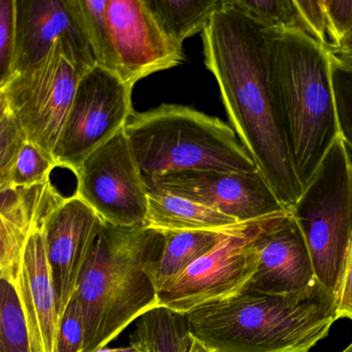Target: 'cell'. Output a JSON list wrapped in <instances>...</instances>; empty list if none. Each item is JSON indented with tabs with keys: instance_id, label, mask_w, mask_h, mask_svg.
<instances>
[{
	"instance_id": "21",
	"label": "cell",
	"mask_w": 352,
	"mask_h": 352,
	"mask_svg": "<svg viewBox=\"0 0 352 352\" xmlns=\"http://www.w3.org/2000/svg\"><path fill=\"white\" fill-rule=\"evenodd\" d=\"M173 42L183 48L185 40L203 32L223 0H146Z\"/></svg>"
},
{
	"instance_id": "33",
	"label": "cell",
	"mask_w": 352,
	"mask_h": 352,
	"mask_svg": "<svg viewBox=\"0 0 352 352\" xmlns=\"http://www.w3.org/2000/svg\"><path fill=\"white\" fill-rule=\"evenodd\" d=\"M327 50L333 63L352 67V32L342 41L339 46Z\"/></svg>"
},
{
	"instance_id": "35",
	"label": "cell",
	"mask_w": 352,
	"mask_h": 352,
	"mask_svg": "<svg viewBox=\"0 0 352 352\" xmlns=\"http://www.w3.org/2000/svg\"><path fill=\"white\" fill-rule=\"evenodd\" d=\"M190 352H210L201 342L197 341L195 339L192 344V348H191Z\"/></svg>"
},
{
	"instance_id": "13",
	"label": "cell",
	"mask_w": 352,
	"mask_h": 352,
	"mask_svg": "<svg viewBox=\"0 0 352 352\" xmlns=\"http://www.w3.org/2000/svg\"><path fill=\"white\" fill-rule=\"evenodd\" d=\"M107 17L117 74L131 87L184 61L183 48L166 34L146 0H108Z\"/></svg>"
},
{
	"instance_id": "36",
	"label": "cell",
	"mask_w": 352,
	"mask_h": 352,
	"mask_svg": "<svg viewBox=\"0 0 352 352\" xmlns=\"http://www.w3.org/2000/svg\"><path fill=\"white\" fill-rule=\"evenodd\" d=\"M342 352H352V343L349 344Z\"/></svg>"
},
{
	"instance_id": "32",
	"label": "cell",
	"mask_w": 352,
	"mask_h": 352,
	"mask_svg": "<svg viewBox=\"0 0 352 352\" xmlns=\"http://www.w3.org/2000/svg\"><path fill=\"white\" fill-rule=\"evenodd\" d=\"M337 319L352 320V236L333 292Z\"/></svg>"
},
{
	"instance_id": "30",
	"label": "cell",
	"mask_w": 352,
	"mask_h": 352,
	"mask_svg": "<svg viewBox=\"0 0 352 352\" xmlns=\"http://www.w3.org/2000/svg\"><path fill=\"white\" fill-rule=\"evenodd\" d=\"M327 20V49L336 48L352 32V0H322Z\"/></svg>"
},
{
	"instance_id": "1",
	"label": "cell",
	"mask_w": 352,
	"mask_h": 352,
	"mask_svg": "<svg viewBox=\"0 0 352 352\" xmlns=\"http://www.w3.org/2000/svg\"><path fill=\"white\" fill-rule=\"evenodd\" d=\"M201 40L206 67L217 81L230 126L289 212L304 187L276 115L263 26L234 0H223Z\"/></svg>"
},
{
	"instance_id": "12",
	"label": "cell",
	"mask_w": 352,
	"mask_h": 352,
	"mask_svg": "<svg viewBox=\"0 0 352 352\" xmlns=\"http://www.w3.org/2000/svg\"><path fill=\"white\" fill-rule=\"evenodd\" d=\"M58 44L67 48L82 76L98 65L76 0H16V50L11 77L38 65Z\"/></svg>"
},
{
	"instance_id": "11",
	"label": "cell",
	"mask_w": 352,
	"mask_h": 352,
	"mask_svg": "<svg viewBox=\"0 0 352 352\" xmlns=\"http://www.w3.org/2000/svg\"><path fill=\"white\" fill-rule=\"evenodd\" d=\"M149 190L197 201L236 219L256 221L286 211L259 170L254 173L184 170L145 178Z\"/></svg>"
},
{
	"instance_id": "29",
	"label": "cell",
	"mask_w": 352,
	"mask_h": 352,
	"mask_svg": "<svg viewBox=\"0 0 352 352\" xmlns=\"http://www.w3.org/2000/svg\"><path fill=\"white\" fill-rule=\"evenodd\" d=\"M84 343L85 322L83 311L75 296L60 320L56 352H83Z\"/></svg>"
},
{
	"instance_id": "37",
	"label": "cell",
	"mask_w": 352,
	"mask_h": 352,
	"mask_svg": "<svg viewBox=\"0 0 352 352\" xmlns=\"http://www.w3.org/2000/svg\"><path fill=\"white\" fill-rule=\"evenodd\" d=\"M139 352H143V351H141V350H140V351H139Z\"/></svg>"
},
{
	"instance_id": "20",
	"label": "cell",
	"mask_w": 352,
	"mask_h": 352,
	"mask_svg": "<svg viewBox=\"0 0 352 352\" xmlns=\"http://www.w3.org/2000/svg\"><path fill=\"white\" fill-rule=\"evenodd\" d=\"M234 226L223 230L162 232L164 236V244L158 261V289H162L166 284L183 273L191 263L209 252Z\"/></svg>"
},
{
	"instance_id": "14",
	"label": "cell",
	"mask_w": 352,
	"mask_h": 352,
	"mask_svg": "<svg viewBox=\"0 0 352 352\" xmlns=\"http://www.w3.org/2000/svg\"><path fill=\"white\" fill-rule=\"evenodd\" d=\"M104 220L77 195L65 197L45 220L47 248L63 318L104 226Z\"/></svg>"
},
{
	"instance_id": "7",
	"label": "cell",
	"mask_w": 352,
	"mask_h": 352,
	"mask_svg": "<svg viewBox=\"0 0 352 352\" xmlns=\"http://www.w3.org/2000/svg\"><path fill=\"white\" fill-rule=\"evenodd\" d=\"M286 213L234 226L209 252L160 290V306L187 314L246 289L258 269L257 239Z\"/></svg>"
},
{
	"instance_id": "27",
	"label": "cell",
	"mask_w": 352,
	"mask_h": 352,
	"mask_svg": "<svg viewBox=\"0 0 352 352\" xmlns=\"http://www.w3.org/2000/svg\"><path fill=\"white\" fill-rule=\"evenodd\" d=\"M331 84L340 137L352 156V67L331 60Z\"/></svg>"
},
{
	"instance_id": "25",
	"label": "cell",
	"mask_w": 352,
	"mask_h": 352,
	"mask_svg": "<svg viewBox=\"0 0 352 352\" xmlns=\"http://www.w3.org/2000/svg\"><path fill=\"white\" fill-rule=\"evenodd\" d=\"M265 30H300L296 0H234Z\"/></svg>"
},
{
	"instance_id": "22",
	"label": "cell",
	"mask_w": 352,
	"mask_h": 352,
	"mask_svg": "<svg viewBox=\"0 0 352 352\" xmlns=\"http://www.w3.org/2000/svg\"><path fill=\"white\" fill-rule=\"evenodd\" d=\"M0 352H32L17 288L3 278H0Z\"/></svg>"
},
{
	"instance_id": "23",
	"label": "cell",
	"mask_w": 352,
	"mask_h": 352,
	"mask_svg": "<svg viewBox=\"0 0 352 352\" xmlns=\"http://www.w3.org/2000/svg\"><path fill=\"white\" fill-rule=\"evenodd\" d=\"M76 3L96 63L117 74L118 65L107 17L108 0H76Z\"/></svg>"
},
{
	"instance_id": "24",
	"label": "cell",
	"mask_w": 352,
	"mask_h": 352,
	"mask_svg": "<svg viewBox=\"0 0 352 352\" xmlns=\"http://www.w3.org/2000/svg\"><path fill=\"white\" fill-rule=\"evenodd\" d=\"M57 168L54 157L34 144L28 142L22 149L15 166L10 174L8 186L30 187L50 180L52 170Z\"/></svg>"
},
{
	"instance_id": "4",
	"label": "cell",
	"mask_w": 352,
	"mask_h": 352,
	"mask_svg": "<svg viewBox=\"0 0 352 352\" xmlns=\"http://www.w3.org/2000/svg\"><path fill=\"white\" fill-rule=\"evenodd\" d=\"M164 244L158 230L104 224L75 294L85 322L83 352L106 347L160 306L157 267Z\"/></svg>"
},
{
	"instance_id": "17",
	"label": "cell",
	"mask_w": 352,
	"mask_h": 352,
	"mask_svg": "<svg viewBox=\"0 0 352 352\" xmlns=\"http://www.w3.org/2000/svg\"><path fill=\"white\" fill-rule=\"evenodd\" d=\"M0 278L17 285L30 232L65 197L51 180L30 187L0 188Z\"/></svg>"
},
{
	"instance_id": "5",
	"label": "cell",
	"mask_w": 352,
	"mask_h": 352,
	"mask_svg": "<svg viewBox=\"0 0 352 352\" xmlns=\"http://www.w3.org/2000/svg\"><path fill=\"white\" fill-rule=\"evenodd\" d=\"M124 131L145 178L184 170H258L230 125L189 107L164 104L135 112Z\"/></svg>"
},
{
	"instance_id": "10",
	"label": "cell",
	"mask_w": 352,
	"mask_h": 352,
	"mask_svg": "<svg viewBox=\"0 0 352 352\" xmlns=\"http://www.w3.org/2000/svg\"><path fill=\"white\" fill-rule=\"evenodd\" d=\"M77 176L76 195L116 228L144 226L148 190L124 129L86 157Z\"/></svg>"
},
{
	"instance_id": "31",
	"label": "cell",
	"mask_w": 352,
	"mask_h": 352,
	"mask_svg": "<svg viewBox=\"0 0 352 352\" xmlns=\"http://www.w3.org/2000/svg\"><path fill=\"white\" fill-rule=\"evenodd\" d=\"M300 32H305L313 40L327 49V20L322 0H302L296 1Z\"/></svg>"
},
{
	"instance_id": "9",
	"label": "cell",
	"mask_w": 352,
	"mask_h": 352,
	"mask_svg": "<svg viewBox=\"0 0 352 352\" xmlns=\"http://www.w3.org/2000/svg\"><path fill=\"white\" fill-rule=\"evenodd\" d=\"M133 88L100 65L86 72L53 152L57 166L76 174L84 160L126 126Z\"/></svg>"
},
{
	"instance_id": "34",
	"label": "cell",
	"mask_w": 352,
	"mask_h": 352,
	"mask_svg": "<svg viewBox=\"0 0 352 352\" xmlns=\"http://www.w3.org/2000/svg\"><path fill=\"white\" fill-rule=\"evenodd\" d=\"M140 350L135 348V346H126V347L119 348H102V349L98 350L96 352H139Z\"/></svg>"
},
{
	"instance_id": "16",
	"label": "cell",
	"mask_w": 352,
	"mask_h": 352,
	"mask_svg": "<svg viewBox=\"0 0 352 352\" xmlns=\"http://www.w3.org/2000/svg\"><path fill=\"white\" fill-rule=\"evenodd\" d=\"M259 265L246 289L269 294L304 292L319 282L304 236L290 212L256 241Z\"/></svg>"
},
{
	"instance_id": "3",
	"label": "cell",
	"mask_w": 352,
	"mask_h": 352,
	"mask_svg": "<svg viewBox=\"0 0 352 352\" xmlns=\"http://www.w3.org/2000/svg\"><path fill=\"white\" fill-rule=\"evenodd\" d=\"M186 315L210 352H310L338 320L333 294L319 282L296 294L245 289Z\"/></svg>"
},
{
	"instance_id": "15",
	"label": "cell",
	"mask_w": 352,
	"mask_h": 352,
	"mask_svg": "<svg viewBox=\"0 0 352 352\" xmlns=\"http://www.w3.org/2000/svg\"><path fill=\"white\" fill-rule=\"evenodd\" d=\"M48 214L38 220L30 232L16 285L25 313L32 352H56L60 327L58 298L45 230Z\"/></svg>"
},
{
	"instance_id": "28",
	"label": "cell",
	"mask_w": 352,
	"mask_h": 352,
	"mask_svg": "<svg viewBox=\"0 0 352 352\" xmlns=\"http://www.w3.org/2000/svg\"><path fill=\"white\" fill-rule=\"evenodd\" d=\"M16 50V0H0V86L11 77Z\"/></svg>"
},
{
	"instance_id": "2",
	"label": "cell",
	"mask_w": 352,
	"mask_h": 352,
	"mask_svg": "<svg viewBox=\"0 0 352 352\" xmlns=\"http://www.w3.org/2000/svg\"><path fill=\"white\" fill-rule=\"evenodd\" d=\"M280 129L302 187L340 137L329 50L300 30L263 28Z\"/></svg>"
},
{
	"instance_id": "6",
	"label": "cell",
	"mask_w": 352,
	"mask_h": 352,
	"mask_svg": "<svg viewBox=\"0 0 352 352\" xmlns=\"http://www.w3.org/2000/svg\"><path fill=\"white\" fill-rule=\"evenodd\" d=\"M319 283L333 294L352 236V156L341 137L290 210Z\"/></svg>"
},
{
	"instance_id": "18",
	"label": "cell",
	"mask_w": 352,
	"mask_h": 352,
	"mask_svg": "<svg viewBox=\"0 0 352 352\" xmlns=\"http://www.w3.org/2000/svg\"><path fill=\"white\" fill-rule=\"evenodd\" d=\"M236 224L234 218L197 201L164 191L148 193L145 228L158 232H197L228 230Z\"/></svg>"
},
{
	"instance_id": "8",
	"label": "cell",
	"mask_w": 352,
	"mask_h": 352,
	"mask_svg": "<svg viewBox=\"0 0 352 352\" xmlns=\"http://www.w3.org/2000/svg\"><path fill=\"white\" fill-rule=\"evenodd\" d=\"M81 77L58 44L38 65L0 86V102L19 121L28 142L53 155Z\"/></svg>"
},
{
	"instance_id": "26",
	"label": "cell",
	"mask_w": 352,
	"mask_h": 352,
	"mask_svg": "<svg viewBox=\"0 0 352 352\" xmlns=\"http://www.w3.org/2000/svg\"><path fill=\"white\" fill-rule=\"evenodd\" d=\"M28 140L9 107L0 102V187L7 183Z\"/></svg>"
},
{
	"instance_id": "19",
	"label": "cell",
	"mask_w": 352,
	"mask_h": 352,
	"mask_svg": "<svg viewBox=\"0 0 352 352\" xmlns=\"http://www.w3.org/2000/svg\"><path fill=\"white\" fill-rule=\"evenodd\" d=\"M193 338L186 314L158 306L139 317L131 345L143 352H190Z\"/></svg>"
}]
</instances>
